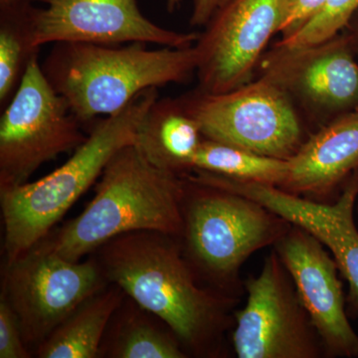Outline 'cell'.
I'll use <instances>...</instances> for the list:
<instances>
[{
	"mask_svg": "<svg viewBox=\"0 0 358 358\" xmlns=\"http://www.w3.org/2000/svg\"><path fill=\"white\" fill-rule=\"evenodd\" d=\"M33 46L49 43H152L185 48L199 33L176 32L155 24L136 0H28Z\"/></svg>",
	"mask_w": 358,
	"mask_h": 358,
	"instance_id": "11",
	"label": "cell"
},
{
	"mask_svg": "<svg viewBox=\"0 0 358 358\" xmlns=\"http://www.w3.org/2000/svg\"><path fill=\"white\" fill-rule=\"evenodd\" d=\"M247 303L234 313L232 343L239 358L326 357L291 275L277 252L258 277L245 282Z\"/></svg>",
	"mask_w": 358,
	"mask_h": 358,
	"instance_id": "9",
	"label": "cell"
},
{
	"mask_svg": "<svg viewBox=\"0 0 358 358\" xmlns=\"http://www.w3.org/2000/svg\"><path fill=\"white\" fill-rule=\"evenodd\" d=\"M261 66L263 77L324 124L358 110V59L343 31L307 46L275 44Z\"/></svg>",
	"mask_w": 358,
	"mask_h": 358,
	"instance_id": "10",
	"label": "cell"
},
{
	"mask_svg": "<svg viewBox=\"0 0 358 358\" xmlns=\"http://www.w3.org/2000/svg\"><path fill=\"white\" fill-rule=\"evenodd\" d=\"M288 162L278 187L313 200L333 192L358 169V110L320 127Z\"/></svg>",
	"mask_w": 358,
	"mask_h": 358,
	"instance_id": "15",
	"label": "cell"
},
{
	"mask_svg": "<svg viewBox=\"0 0 358 358\" xmlns=\"http://www.w3.org/2000/svg\"><path fill=\"white\" fill-rule=\"evenodd\" d=\"M197 122L180 99H157L136 134L134 147L155 166L183 176L203 141Z\"/></svg>",
	"mask_w": 358,
	"mask_h": 358,
	"instance_id": "16",
	"label": "cell"
},
{
	"mask_svg": "<svg viewBox=\"0 0 358 358\" xmlns=\"http://www.w3.org/2000/svg\"><path fill=\"white\" fill-rule=\"evenodd\" d=\"M185 186L183 176L155 166L134 145H128L103 169L83 212L45 238L72 262L126 233L157 231L179 238Z\"/></svg>",
	"mask_w": 358,
	"mask_h": 358,
	"instance_id": "2",
	"label": "cell"
},
{
	"mask_svg": "<svg viewBox=\"0 0 358 358\" xmlns=\"http://www.w3.org/2000/svg\"><path fill=\"white\" fill-rule=\"evenodd\" d=\"M108 281L171 327L188 357H218L237 299L199 281L179 238L136 231L94 252Z\"/></svg>",
	"mask_w": 358,
	"mask_h": 358,
	"instance_id": "1",
	"label": "cell"
},
{
	"mask_svg": "<svg viewBox=\"0 0 358 358\" xmlns=\"http://www.w3.org/2000/svg\"><path fill=\"white\" fill-rule=\"evenodd\" d=\"M190 178L255 200L317 238L331 252L339 272L350 285L348 303L350 310L358 315V229L353 216L358 196V169L348 178L334 203L293 194L275 185L226 178L199 169L193 171Z\"/></svg>",
	"mask_w": 358,
	"mask_h": 358,
	"instance_id": "12",
	"label": "cell"
},
{
	"mask_svg": "<svg viewBox=\"0 0 358 358\" xmlns=\"http://www.w3.org/2000/svg\"><path fill=\"white\" fill-rule=\"evenodd\" d=\"M2 277L1 296L17 315L33 355L82 301L110 284L93 254L72 262L56 253L46 238L6 262Z\"/></svg>",
	"mask_w": 358,
	"mask_h": 358,
	"instance_id": "8",
	"label": "cell"
},
{
	"mask_svg": "<svg viewBox=\"0 0 358 358\" xmlns=\"http://www.w3.org/2000/svg\"><path fill=\"white\" fill-rule=\"evenodd\" d=\"M193 169L279 186L288 173L289 162L204 138L193 160Z\"/></svg>",
	"mask_w": 358,
	"mask_h": 358,
	"instance_id": "19",
	"label": "cell"
},
{
	"mask_svg": "<svg viewBox=\"0 0 358 358\" xmlns=\"http://www.w3.org/2000/svg\"><path fill=\"white\" fill-rule=\"evenodd\" d=\"M32 355L23 338L17 315L0 294V358H30Z\"/></svg>",
	"mask_w": 358,
	"mask_h": 358,
	"instance_id": "22",
	"label": "cell"
},
{
	"mask_svg": "<svg viewBox=\"0 0 358 358\" xmlns=\"http://www.w3.org/2000/svg\"><path fill=\"white\" fill-rule=\"evenodd\" d=\"M274 247L319 334L324 355L358 357V334L348 319L334 257L317 238L293 224Z\"/></svg>",
	"mask_w": 358,
	"mask_h": 358,
	"instance_id": "14",
	"label": "cell"
},
{
	"mask_svg": "<svg viewBox=\"0 0 358 358\" xmlns=\"http://www.w3.org/2000/svg\"><path fill=\"white\" fill-rule=\"evenodd\" d=\"M230 0H194L190 24L192 26H206L218 10Z\"/></svg>",
	"mask_w": 358,
	"mask_h": 358,
	"instance_id": "24",
	"label": "cell"
},
{
	"mask_svg": "<svg viewBox=\"0 0 358 358\" xmlns=\"http://www.w3.org/2000/svg\"><path fill=\"white\" fill-rule=\"evenodd\" d=\"M327 0H280L278 33L291 36L315 15Z\"/></svg>",
	"mask_w": 358,
	"mask_h": 358,
	"instance_id": "23",
	"label": "cell"
},
{
	"mask_svg": "<svg viewBox=\"0 0 358 358\" xmlns=\"http://www.w3.org/2000/svg\"><path fill=\"white\" fill-rule=\"evenodd\" d=\"M183 178V254L202 284L236 298L243 264L277 243L291 223L255 200Z\"/></svg>",
	"mask_w": 358,
	"mask_h": 358,
	"instance_id": "5",
	"label": "cell"
},
{
	"mask_svg": "<svg viewBox=\"0 0 358 358\" xmlns=\"http://www.w3.org/2000/svg\"><path fill=\"white\" fill-rule=\"evenodd\" d=\"M17 0H0V7L11 6V4L15 3Z\"/></svg>",
	"mask_w": 358,
	"mask_h": 358,
	"instance_id": "27",
	"label": "cell"
},
{
	"mask_svg": "<svg viewBox=\"0 0 358 358\" xmlns=\"http://www.w3.org/2000/svg\"><path fill=\"white\" fill-rule=\"evenodd\" d=\"M280 0H230L195 43L199 90L220 94L249 83L278 33Z\"/></svg>",
	"mask_w": 358,
	"mask_h": 358,
	"instance_id": "13",
	"label": "cell"
},
{
	"mask_svg": "<svg viewBox=\"0 0 358 358\" xmlns=\"http://www.w3.org/2000/svg\"><path fill=\"white\" fill-rule=\"evenodd\" d=\"M179 99L207 140L280 159H291L306 141L293 101L263 76L225 93L197 89Z\"/></svg>",
	"mask_w": 358,
	"mask_h": 358,
	"instance_id": "7",
	"label": "cell"
},
{
	"mask_svg": "<svg viewBox=\"0 0 358 358\" xmlns=\"http://www.w3.org/2000/svg\"><path fill=\"white\" fill-rule=\"evenodd\" d=\"M81 124L33 55L0 119V189L24 185L40 166L79 148L88 136Z\"/></svg>",
	"mask_w": 358,
	"mask_h": 358,
	"instance_id": "6",
	"label": "cell"
},
{
	"mask_svg": "<svg viewBox=\"0 0 358 358\" xmlns=\"http://www.w3.org/2000/svg\"><path fill=\"white\" fill-rule=\"evenodd\" d=\"M126 294L114 282L92 294L35 350L38 358H99L106 329Z\"/></svg>",
	"mask_w": 358,
	"mask_h": 358,
	"instance_id": "18",
	"label": "cell"
},
{
	"mask_svg": "<svg viewBox=\"0 0 358 358\" xmlns=\"http://www.w3.org/2000/svg\"><path fill=\"white\" fill-rule=\"evenodd\" d=\"M164 320L127 296L109 322L99 358H187Z\"/></svg>",
	"mask_w": 358,
	"mask_h": 358,
	"instance_id": "17",
	"label": "cell"
},
{
	"mask_svg": "<svg viewBox=\"0 0 358 358\" xmlns=\"http://www.w3.org/2000/svg\"><path fill=\"white\" fill-rule=\"evenodd\" d=\"M358 8V0H327L319 13L291 36L277 44L287 47L320 43L343 32Z\"/></svg>",
	"mask_w": 358,
	"mask_h": 358,
	"instance_id": "21",
	"label": "cell"
},
{
	"mask_svg": "<svg viewBox=\"0 0 358 358\" xmlns=\"http://www.w3.org/2000/svg\"><path fill=\"white\" fill-rule=\"evenodd\" d=\"M45 75L81 124L124 109L148 89L188 81L196 74L195 44L150 50L128 46L62 42L44 64Z\"/></svg>",
	"mask_w": 358,
	"mask_h": 358,
	"instance_id": "3",
	"label": "cell"
},
{
	"mask_svg": "<svg viewBox=\"0 0 358 358\" xmlns=\"http://www.w3.org/2000/svg\"><path fill=\"white\" fill-rule=\"evenodd\" d=\"M0 103L10 100L26 66L39 49L33 46L28 0L0 7Z\"/></svg>",
	"mask_w": 358,
	"mask_h": 358,
	"instance_id": "20",
	"label": "cell"
},
{
	"mask_svg": "<svg viewBox=\"0 0 358 358\" xmlns=\"http://www.w3.org/2000/svg\"><path fill=\"white\" fill-rule=\"evenodd\" d=\"M183 0H166V6L167 10L169 13H173L176 8H178L179 6L182 3Z\"/></svg>",
	"mask_w": 358,
	"mask_h": 358,
	"instance_id": "26",
	"label": "cell"
},
{
	"mask_svg": "<svg viewBox=\"0 0 358 358\" xmlns=\"http://www.w3.org/2000/svg\"><path fill=\"white\" fill-rule=\"evenodd\" d=\"M343 32L348 35L350 45H352L353 51L358 59V8L350 18V22L346 25Z\"/></svg>",
	"mask_w": 358,
	"mask_h": 358,
	"instance_id": "25",
	"label": "cell"
},
{
	"mask_svg": "<svg viewBox=\"0 0 358 358\" xmlns=\"http://www.w3.org/2000/svg\"><path fill=\"white\" fill-rule=\"evenodd\" d=\"M157 88L141 92L124 109L94 124L86 141L64 164L35 181L0 189L6 262L46 237L102 176L112 157L134 145Z\"/></svg>",
	"mask_w": 358,
	"mask_h": 358,
	"instance_id": "4",
	"label": "cell"
}]
</instances>
